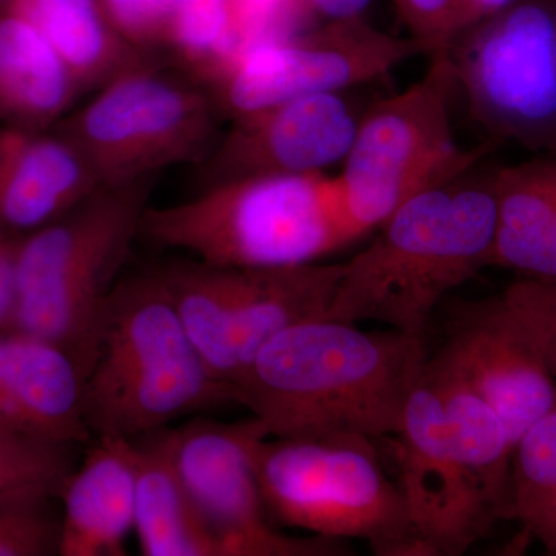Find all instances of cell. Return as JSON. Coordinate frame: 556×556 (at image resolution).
I'll list each match as a JSON object with an SVG mask.
<instances>
[{
    "label": "cell",
    "instance_id": "cell-1",
    "mask_svg": "<svg viewBox=\"0 0 556 556\" xmlns=\"http://www.w3.org/2000/svg\"><path fill=\"white\" fill-rule=\"evenodd\" d=\"M426 362L424 338L321 318L270 339L232 393L269 438L372 444L401 431Z\"/></svg>",
    "mask_w": 556,
    "mask_h": 556
},
{
    "label": "cell",
    "instance_id": "cell-2",
    "mask_svg": "<svg viewBox=\"0 0 556 556\" xmlns=\"http://www.w3.org/2000/svg\"><path fill=\"white\" fill-rule=\"evenodd\" d=\"M467 175L419 193L379 226L378 237L343 263L327 318L380 321L424 338L445 295L492 266L493 182Z\"/></svg>",
    "mask_w": 556,
    "mask_h": 556
},
{
    "label": "cell",
    "instance_id": "cell-3",
    "mask_svg": "<svg viewBox=\"0 0 556 556\" xmlns=\"http://www.w3.org/2000/svg\"><path fill=\"white\" fill-rule=\"evenodd\" d=\"M94 439H137L236 404L182 327L159 268L121 277L83 388Z\"/></svg>",
    "mask_w": 556,
    "mask_h": 556
},
{
    "label": "cell",
    "instance_id": "cell-4",
    "mask_svg": "<svg viewBox=\"0 0 556 556\" xmlns=\"http://www.w3.org/2000/svg\"><path fill=\"white\" fill-rule=\"evenodd\" d=\"M139 237L211 265L265 269L320 263L364 233L338 177L314 172L229 179L174 206H148Z\"/></svg>",
    "mask_w": 556,
    "mask_h": 556
},
{
    "label": "cell",
    "instance_id": "cell-5",
    "mask_svg": "<svg viewBox=\"0 0 556 556\" xmlns=\"http://www.w3.org/2000/svg\"><path fill=\"white\" fill-rule=\"evenodd\" d=\"M150 188L146 179L98 189L17 244L16 295L7 327L67 351L84 378L105 306L139 236Z\"/></svg>",
    "mask_w": 556,
    "mask_h": 556
},
{
    "label": "cell",
    "instance_id": "cell-6",
    "mask_svg": "<svg viewBox=\"0 0 556 556\" xmlns=\"http://www.w3.org/2000/svg\"><path fill=\"white\" fill-rule=\"evenodd\" d=\"M269 517L327 540H356L380 556H430L399 485L372 444L285 441L252 447Z\"/></svg>",
    "mask_w": 556,
    "mask_h": 556
},
{
    "label": "cell",
    "instance_id": "cell-7",
    "mask_svg": "<svg viewBox=\"0 0 556 556\" xmlns=\"http://www.w3.org/2000/svg\"><path fill=\"white\" fill-rule=\"evenodd\" d=\"M159 270L193 345L232 390L270 339L328 317L343 263L248 269L178 260Z\"/></svg>",
    "mask_w": 556,
    "mask_h": 556
},
{
    "label": "cell",
    "instance_id": "cell-8",
    "mask_svg": "<svg viewBox=\"0 0 556 556\" xmlns=\"http://www.w3.org/2000/svg\"><path fill=\"white\" fill-rule=\"evenodd\" d=\"M453 90L447 61L434 54L426 78L358 121L338 179L364 236L419 193L468 174L481 156L457 144Z\"/></svg>",
    "mask_w": 556,
    "mask_h": 556
},
{
    "label": "cell",
    "instance_id": "cell-9",
    "mask_svg": "<svg viewBox=\"0 0 556 556\" xmlns=\"http://www.w3.org/2000/svg\"><path fill=\"white\" fill-rule=\"evenodd\" d=\"M207 90L139 65L60 124L100 188L134 185L177 164H201L217 144Z\"/></svg>",
    "mask_w": 556,
    "mask_h": 556
},
{
    "label": "cell",
    "instance_id": "cell-10",
    "mask_svg": "<svg viewBox=\"0 0 556 556\" xmlns=\"http://www.w3.org/2000/svg\"><path fill=\"white\" fill-rule=\"evenodd\" d=\"M471 116L497 139L556 150V9L526 2L442 51Z\"/></svg>",
    "mask_w": 556,
    "mask_h": 556
},
{
    "label": "cell",
    "instance_id": "cell-11",
    "mask_svg": "<svg viewBox=\"0 0 556 556\" xmlns=\"http://www.w3.org/2000/svg\"><path fill=\"white\" fill-rule=\"evenodd\" d=\"M263 437L268 431L254 416L229 424L197 416L169 428L179 478L222 556L348 554L342 541L285 535L270 525L252 455Z\"/></svg>",
    "mask_w": 556,
    "mask_h": 556
},
{
    "label": "cell",
    "instance_id": "cell-12",
    "mask_svg": "<svg viewBox=\"0 0 556 556\" xmlns=\"http://www.w3.org/2000/svg\"><path fill=\"white\" fill-rule=\"evenodd\" d=\"M427 53L417 40L393 38L356 20L251 47L206 87L232 118L311 94L339 93L382 78Z\"/></svg>",
    "mask_w": 556,
    "mask_h": 556
},
{
    "label": "cell",
    "instance_id": "cell-13",
    "mask_svg": "<svg viewBox=\"0 0 556 556\" xmlns=\"http://www.w3.org/2000/svg\"><path fill=\"white\" fill-rule=\"evenodd\" d=\"M399 489L430 556H459L497 521L453 442L426 365L396 434Z\"/></svg>",
    "mask_w": 556,
    "mask_h": 556
},
{
    "label": "cell",
    "instance_id": "cell-14",
    "mask_svg": "<svg viewBox=\"0 0 556 556\" xmlns=\"http://www.w3.org/2000/svg\"><path fill=\"white\" fill-rule=\"evenodd\" d=\"M495 408L511 444L556 407V386L540 345L503 295L453 309L437 354Z\"/></svg>",
    "mask_w": 556,
    "mask_h": 556
},
{
    "label": "cell",
    "instance_id": "cell-15",
    "mask_svg": "<svg viewBox=\"0 0 556 556\" xmlns=\"http://www.w3.org/2000/svg\"><path fill=\"white\" fill-rule=\"evenodd\" d=\"M358 121L339 93L311 94L232 118L200 164L204 188L257 175L314 174L345 160Z\"/></svg>",
    "mask_w": 556,
    "mask_h": 556
},
{
    "label": "cell",
    "instance_id": "cell-16",
    "mask_svg": "<svg viewBox=\"0 0 556 556\" xmlns=\"http://www.w3.org/2000/svg\"><path fill=\"white\" fill-rule=\"evenodd\" d=\"M84 375L67 351L16 328H0V431L90 445Z\"/></svg>",
    "mask_w": 556,
    "mask_h": 556
},
{
    "label": "cell",
    "instance_id": "cell-17",
    "mask_svg": "<svg viewBox=\"0 0 556 556\" xmlns=\"http://www.w3.org/2000/svg\"><path fill=\"white\" fill-rule=\"evenodd\" d=\"M98 189L89 164L60 131L0 129V228L27 236L67 214Z\"/></svg>",
    "mask_w": 556,
    "mask_h": 556
},
{
    "label": "cell",
    "instance_id": "cell-18",
    "mask_svg": "<svg viewBox=\"0 0 556 556\" xmlns=\"http://www.w3.org/2000/svg\"><path fill=\"white\" fill-rule=\"evenodd\" d=\"M61 493L60 556H126L135 527L134 447L94 439Z\"/></svg>",
    "mask_w": 556,
    "mask_h": 556
},
{
    "label": "cell",
    "instance_id": "cell-19",
    "mask_svg": "<svg viewBox=\"0 0 556 556\" xmlns=\"http://www.w3.org/2000/svg\"><path fill=\"white\" fill-rule=\"evenodd\" d=\"M80 91L39 28L0 3V119L42 130L68 112Z\"/></svg>",
    "mask_w": 556,
    "mask_h": 556
},
{
    "label": "cell",
    "instance_id": "cell-20",
    "mask_svg": "<svg viewBox=\"0 0 556 556\" xmlns=\"http://www.w3.org/2000/svg\"><path fill=\"white\" fill-rule=\"evenodd\" d=\"M169 428L131 439L135 527L144 556H222L186 492L170 452Z\"/></svg>",
    "mask_w": 556,
    "mask_h": 556
},
{
    "label": "cell",
    "instance_id": "cell-21",
    "mask_svg": "<svg viewBox=\"0 0 556 556\" xmlns=\"http://www.w3.org/2000/svg\"><path fill=\"white\" fill-rule=\"evenodd\" d=\"M492 182L496 201L492 266L556 281V159L507 167Z\"/></svg>",
    "mask_w": 556,
    "mask_h": 556
},
{
    "label": "cell",
    "instance_id": "cell-22",
    "mask_svg": "<svg viewBox=\"0 0 556 556\" xmlns=\"http://www.w3.org/2000/svg\"><path fill=\"white\" fill-rule=\"evenodd\" d=\"M428 378L444 405L453 442L497 518H510L514 444L495 408L445 362H426Z\"/></svg>",
    "mask_w": 556,
    "mask_h": 556
},
{
    "label": "cell",
    "instance_id": "cell-23",
    "mask_svg": "<svg viewBox=\"0 0 556 556\" xmlns=\"http://www.w3.org/2000/svg\"><path fill=\"white\" fill-rule=\"evenodd\" d=\"M46 36L80 90L104 87L123 73L144 65L112 25L100 0H9Z\"/></svg>",
    "mask_w": 556,
    "mask_h": 556
},
{
    "label": "cell",
    "instance_id": "cell-24",
    "mask_svg": "<svg viewBox=\"0 0 556 556\" xmlns=\"http://www.w3.org/2000/svg\"><path fill=\"white\" fill-rule=\"evenodd\" d=\"M510 504V518L556 554V407L515 445Z\"/></svg>",
    "mask_w": 556,
    "mask_h": 556
},
{
    "label": "cell",
    "instance_id": "cell-25",
    "mask_svg": "<svg viewBox=\"0 0 556 556\" xmlns=\"http://www.w3.org/2000/svg\"><path fill=\"white\" fill-rule=\"evenodd\" d=\"M166 46L207 87L239 54L229 0H174Z\"/></svg>",
    "mask_w": 556,
    "mask_h": 556
},
{
    "label": "cell",
    "instance_id": "cell-26",
    "mask_svg": "<svg viewBox=\"0 0 556 556\" xmlns=\"http://www.w3.org/2000/svg\"><path fill=\"white\" fill-rule=\"evenodd\" d=\"M76 448L0 431V500L61 497L70 475L78 466Z\"/></svg>",
    "mask_w": 556,
    "mask_h": 556
},
{
    "label": "cell",
    "instance_id": "cell-27",
    "mask_svg": "<svg viewBox=\"0 0 556 556\" xmlns=\"http://www.w3.org/2000/svg\"><path fill=\"white\" fill-rule=\"evenodd\" d=\"M54 496L0 500V556L60 555L61 511Z\"/></svg>",
    "mask_w": 556,
    "mask_h": 556
},
{
    "label": "cell",
    "instance_id": "cell-28",
    "mask_svg": "<svg viewBox=\"0 0 556 556\" xmlns=\"http://www.w3.org/2000/svg\"><path fill=\"white\" fill-rule=\"evenodd\" d=\"M229 9L237 58L258 43L302 31L313 14L303 0H229Z\"/></svg>",
    "mask_w": 556,
    "mask_h": 556
},
{
    "label": "cell",
    "instance_id": "cell-29",
    "mask_svg": "<svg viewBox=\"0 0 556 556\" xmlns=\"http://www.w3.org/2000/svg\"><path fill=\"white\" fill-rule=\"evenodd\" d=\"M501 295L532 332L556 380V281L522 278Z\"/></svg>",
    "mask_w": 556,
    "mask_h": 556
},
{
    "label": "cell",
    "instance_id": "cell-30",
    "mask_svg": "<svg viewBox=\"0 0 556 556\" xmlns=\"http://www.w3.org/2000/svg\"><path fill=\"white\" fill-rule=\"evenodd\" d=\"M113 30L134 49L166 46L174 0H100Z\"/></svg>",
    "mask_w": 556,
    "mask_h": 556
},
{
    "label": "cell",
    "instance_id": "cell-31",
    "mask_svg": "<svg viewBox=\"0 0 556 556\" xmlns=\"http://www.w3.org/2000/svg\"><path fill=\"white\" fill-rule=\"evenodd\" d=\"M399 10L427 53L447 49L463 31V0H396Z\"/></svg>",
    "mask_w": 556,
    "mask_h": 556
},
{
    "label": "cell",
    "instance_id": "cell-32",
    "mask_svg": "<svg viewBox=\"0 0 556 556\" xmlns=\"http://www.w3.org/2000/svg\"><path fill=\"white\" fill-rule=\"evenodd\" d=\"M21 237L0 228V328L9 324L16 295V255Z\"/></svg>",
    "mask_w": 556,
    "mask_h": 556
},
{
    "label": "cell",
    "instance_id": "cell-33",
    "mask_svg": "<svg viewBox=\"0 0 556 556\" xmlns=\"http://www.w3.org/2000/svg\"><path fill=\"white\" fill-rule=\"evenodd\" d=\"M313 14H321L332 21L356 20L369 0H303Z\"/></svg>",
    "mask_w": 556,
    "mask_h": 556
},
{
    "label": "cell",
    "instance_id": "cell-34",
    "mask_svg": "<svg viewBox=\"0 0 556 556\" xmlns=\"http://www.w3.org/2000/svg\"><path fill=\"white\" fill-rule=\"evenodd\" d=\"M514 0H463V31L508 9Z\"/></svg>",
    "mask_w": 556,
    "mask_h": 556
},
{
    "label": "cell",
    "instance_id": "cell-35",
    "mask_svg": "<svg viewBox=\"0 0 556 556\" xmlns=\"http://www.w3.org/2000/svg\"><path fill=\"white\" fill-rule=\"evenodd\" d=\"M9 2V0H0V3Z\"/></svg>",
    "mask_w": 556,
    "mask_h": 556
}]
</instances>
